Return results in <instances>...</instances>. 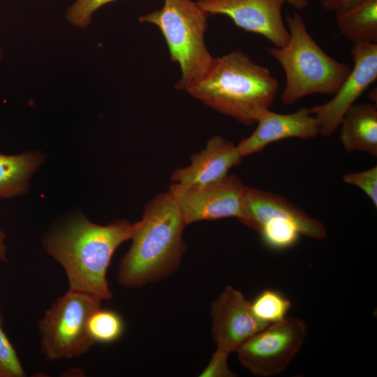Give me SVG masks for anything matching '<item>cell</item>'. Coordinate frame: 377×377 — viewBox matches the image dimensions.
I'll return each mask as SVG.
<instances>
[{"instance_id":"16","label":"cell","mask_w":377,"mask_h":377,"mask_svg":"<svg viewBox=\"0 0 377 377\" xmlns=\"http://www.w3.org/2000/svg\"><path fill=\"white\" fill-rule=\"evenodd\" d=\"M335 13L339 32L353 45L377 43V0H349Z\"/></svg>"},{"instance_id":"1","label":"cell","mask_w":377,"mask_h":377,"mask_svg":"<svg viewBox=\"0 0 377 377\" xmlns=\"http://www.w3.org/2000/svg\"><path fill=\"white\" fill-rule=\"evenodd\" d=\"M135 228L136 223L125 219L101 226L78 216L49 235L44 245L64 267L69 290L102 301L112 297L106 279L112 256L121 244L132 238Z\"/></svg>"},{"instance_id":"21","label":"cell","mask_w":377,"mask_h":377,"mask_svg":"<svg viewBox=\"0 0 377 377\" xmlns=\"http://www.w3.org/2000/svg\"><path fill=\"white\" fill-rule=\"evenodd\" d=\"M0 313V377H23L25 372L18 356L2 328Z\"/></svg>"},{"instance_id":"14","label":"cell","mask_w":377,"mask_h":377,"mask_svg":"<svg viewBox=\"0 0 377 377\" xmlns=\"http://www.w3.org/2000/svg\"><path fill=\"white\" fill-rule=\"evenodd\" d=\"M242 158L237 145L214 135L204 149L191 156L190 165L173 172L171 180L184 186L210 184L228 175L231 168L240 163Z\"/></svg>"},{"instance_id":"17","label":"cell","mask_w":377,"mask_h":377,"mask_svg":"<svg viewBox=\"0 0 377 377\" xmlns=\"http://www.w3.org/2000/svg\"><path fill=\"white\" fill-rule=\"evenodd\" d=\"M43 159V155L37 151L17 155L0 153V198H10L27 193L29 179Z\"/></svg>"},{"instance_id":"6","label":"cell","mask_w":377,"mask_h":377,"mask_svg":"<svg viewBox=\"0 0 377 377\" xmlns=\"http://www.w3.org/2000/svg\"><path fill=\"white\" fill-rule=\"evenodd\" d=\"M101 302L71 290L57 300L39 322L41 350L47 358H72L89 350L94 343L88 334L87 322Z\"/></svg>"},{"instance_id":"8","label":"cell","mask_w":377,"mask_h":377,"mask_svg":"<svg viewBox=\"0 0 377 377\" xmlns=\"http://www.w3.org/2000/svg\"><path fill=\"white\" fill-rule=\"evenodd\" d=\"M246 186L235 175L204 185L173 183L168 193L175 200L186 226L199 221L235 217L244 220Z\"/></svg>"},{"instance_id":"13","label":"cell","mask_w":377,"mask_h":377,"mask_svg":"<svg viewBox=\"0 0 377 377\" xmlns=\"http://www.w3.org/2000/svg\"><path fill=\"white\" fill-rule=\"evenodd\" d=\"M244 209L242 223L256 231L267 221L283 218L295 223L305 237L323 239L327 235L322 221L310 216L283 196L269 191L246 186Z\"/></svg>"},{"instance_id":"11","label":"cell","mask_w":377,"mask_h":377,"mask_svg":"<svg viewBox=\"0 0 377 377\" xmlns=\"http://www.w3.org/2000/svg\"><path fill=\"white\" fill-rule=\"evenodd\" d=\"M210 313L216 348L228 354L236 352L248 339L268 325L255 316L251 302L230 286L213 301Z\"/></svg>"},{"instance_id":"27","label":"cell","mask_w":377,"mask_h":377,"mask_svg":"<svg viewBox=\"0 0 377 377\" xmlns=\"http://www.w3.org/2000/svg\"><path fill=\"white\" fill-rule=\"evenodd\" d=\"M298 10L306 9L309 4V0H284Z\"/></svg>"},{"instance_id":"9","label":"cell","mask_w":377,"mask_h":377,"mask_svg":"<svg viewBox=\"0 0 377 377\" xmlns=\"http://www.w3.org/2000/svg\"><path fill=\"white\" fill-rule=\"evenodd\" d=\"M351 55L353 67L333 98L309 108L323 136L334 133L346 111L377 79V43L353 44Z\"/></svg>"},{"instance_id":"4","label":"cell","mask_w":377,"mask_h":377,"mask_svg":"<svg viewBox=\"0 0 377 377\" xmlns=\"http://www.w3.org/2000/svg\"><path fill=\"white\" fill-rule=\"evenodd\" d=\"M286 22L290 35L287 44L281 47H267L285 73L281 101L292 105L314 94L334 95L351 68L331 57L318 45L300 14L288 15Z\"/></svg>"},{"instance_id":"25","label":"cell","mask_w":377,"mask_h":377,"mask_svg":"<svg viewBox=\"0 0 377 377\" xmlns=\"http://www.w3.org/2000/svg\"><path fill=\"white\" fill-rule=\"evenodd\" d=\"M322 7L327 10L336 11L349 0H319Z\"/></svg>"},{"instance_id":"2","label":"cell","mask_w":377,"mask_h":377,"mask_svg":"<svg viewBox=\"0 0 377 377\" xmlns=\"http://www.w3.org/2000/svg\"><path fill=\"white\" fill-rule=\"evenodd\" d=\"M183 222L171 195L161 193L146 205L136 222L132 244L119 267L118 281L138 288L167 277L180 263L185 251Z\"/></svg>"},{"instance_id":"23","label":"cell","mask_w":377,"mask_h":377,"mask_svg":"<svg viewBox=\"0 0 377 377\" xmlns=\"http://www.w3.org/2000/svg\"><path fill=\"white\" fill-rule=\"evenodd\" d=\"M343 181L360 188L377 207V166L360 172H349L343 175Z\"/></svg>"},{"instance_id":"5","label":"cell","mask_w":377,"mask_h":377,"mask_svg":"<svg viewBox=\"0 0 377 377\" xmlns=\"http://www.w3.org/2000/svg\"><path fill=\"white\" fill-rule=\"evenodd\" d=\"M209 15L192 0H164L159 10L139 17L141 22L159 28L171 59L180 66L182 77L176 87L186 91L201 81L216 58L207 50L205 34Z\"/></svg>"},{"instance_id":"18","label":"cell","mask_w":377,"mask_h":377,"mask_svg":"<svg viewBox=\"0 0 377 377\" xmlns=\"http://www.w3.org/2000/svg\"><path fill=\"white\" fill-rule=\"evenodd\" d=\"M124 330L121 317L111 310L101 309L100 307L88 319L87 332L94 343H112L121 337Z\"/></svg>"},{"instance_id":"12","label":"cell","mask_w":377,"mask_h":377,"mask_svg":"<svg viewBox=\"0 0 377 377\" xmlns=\"http://www.w3.org/2000/svg\"><path fill=\"white\" fill-rule=\"evenodd\" d=\"M257 127L237 148L243 156L263 151L268 145L284 139H308L320 134L317 119L309 108H302L290 114L263 110L256 121Z\"/></svg>"},{"instance_id":"26","label":"cell","mask_w":377,"mask_h":377,"mask_svg":"<svg viewBox=\"0 0 377 377\" xmlns=\"http://www.w3.org/2000/svg\"><path fill=\"white\" fill-rule=\"evenodd\" d=\"M6 237V234L0 229V260L3 263L8 262L6 246L4 243Z\"/></svg>"},{"instance_id":"19","label":"cell","mask_w":377,"mask_h":377,"mask_svg":"<svg viewBox=\"0 0 377 377\" xmlns=\"http://www.w3.org/2000/svg\"><path fill=\"white\" fill-rule=\"evenodd\" d=\"M263 242L268 247L283 250L294 246L301 235L298 227L293 221L283 218H273L258 228Z\"/></svg>"},{"instance_id":"7","label":"cell","mask_w":377,"mask_h":377,"mask_svg":"<svg viewBox=\"0 0 377 377\" xmlns=\"http://www.w3.org/2000/svg\"><path fill=\"white\" fill-rule=\"evenodd\" d=\"M307 326L302 319L286 318L260 330L236 350L240 364L256 376L283 372L302 347Z\"/></svg>"},{"instance_id":"15","label":"cell","mask_w":377,"mask_h":377,"mask_svg":"<svg viewBox=\"0 0 377 377\" xmlns=\"http://www.w3.org/2000/svg\"><path fill=\"white\" fill-rule=\"evenodd\" d=\"M339 140L348 152L377 156V108L371 103H355L339 124Z\"/></svg>"},{"instance_id":"20","label":"cell","mask_w":377,"mask_h":377,"mask_svg":"<svg viewBox=\"0 0 377 377\" xmlns=\"http://www.w3.org/2000/svg\"><path fill=\"white\" fill-rule=\"evenodd\" d=\"M255 316L269 325L283 320L291 307V302L280 292L267 289L251 302Z\"/></svg>"},{"instance_id":"3","label":"cell","mask_w":377,"mask_h":377,"mask_svg":"<svg viewBox=\"0 0 377 377\" xmlns=\"http://www.w3.org/2000/svg\"><path fill=\"white\" fill-rule=\"evenodd\" d=\"M279 82L269 70L239 50L216 58L207 75L188 92L216 111L251 125L272 105Z\"/></svg>"},{"instance_id":"22","label":"cell","mask_w":377,"mask_h":377,"mask_svg":"<svg viewBox=\"0 0 377 377\" xmlns=\"http://www.w3.org/2000/svg\"><path fill=\"white\" fill-rule=\"evenodd\" d=\"M116 0H76L66 10V18L73 26L85 29L91 22L93 14L107 3Z\"/></svg>"},{"instance_id":"10","label":"cell","mask_w":377,"mask_h":377,"mask_svg":"<svg viewBox=\"0 0 377 377\" xmlns=\"http://www.w3.org/2000/svg\"><path fill=\"white\" fill-rule=\"evenodd\" d=\"M209 15L228 16L234 24L249 32L260 34L276 47L289 40L282 17L284 0H196Z\"/></svg>"},{"instance_id":"28","label":"cell","mask_w":377,"mask_h":377,"mask_svg":"<svg viewBox=\"0 0 377 377\" xmlns=\"http://www.w3.org/2000/svg\"><path fill=\"white\" fill-rule=\"evenodd\" d=\"M1 59H2V52L0 50V61H1Z\"/></svg>"},{"instance_id":"24","label":"cell","mask_w":377,"mask_h":377,"mask_svg":"<svg viewBox=\"0 0 377 377\" xmlns=\"http://www.w3.org/2000/svg\"><path fill=\"white\" fill-rule=\"evenodd\" d=\"M230 354L216 348L212 354L207 366L202 371L201 377H233L235 376L229 368L228 359Z\"/></svg>"}]
</instances>
